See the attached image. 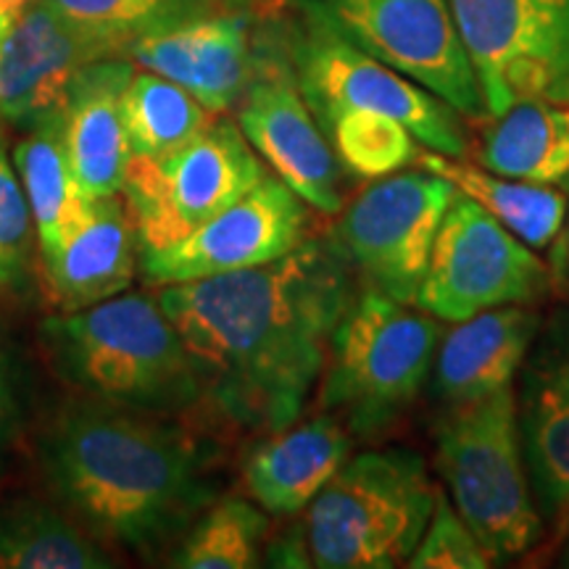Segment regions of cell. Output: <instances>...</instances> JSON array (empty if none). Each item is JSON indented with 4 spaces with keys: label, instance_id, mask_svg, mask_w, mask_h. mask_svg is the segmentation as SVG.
I'll return each instance as SVG.
<instances>
[{
    "label": "cell",
    "instance_id": "17",
    "mask_svg": "<svg viewBox=\"0 0 569 569\" xmlns=\"http://www.w3.org/2000/svg\"><path fill=\"white\" fill-rule=\"evenodd\" d=\"M259 6L184 21L130 42L124 59L167 77L211 113L234 109L253 74Z\"/></svg>",
    "mask_w": 569,
    "mask_h": 569
},
{
    "label": "cell",
    "instance_id": "32",
    "mask_svg": "<svg viewBox=\"0 0 569 569\" xmlns=\"http://www.w3.org/2000/svg\"><path fill=\"white\" fill-rule=\"evenodd\" d=\"M17 393H13L11 382V369L9 361L0 353V459H3L9 440L13 436V427H17Z\"/></svg>",
    "mask_w": 569,
    "mask_h": 569
},
{
    "label": "cell",
    "instance_id": "33",
    "mask_svg": "<svg viewBox=\"0 0 569 569\" xmlns=\"http://www.w3.org/2000/svg\"><path fill=\"white\" fill-rule=\"evenodd\" d=\"M30 3L32 0H0V40L6 38V32L13 27V21L19 19V13Z\"/></svg>",
    "mask_w": 569,
    "mask_h": 569
},
{
    "label": "cell",
    "instance_id": "1",
    "mask_svg": "<svg viewBox=\"0 0 569 569\" xmlns=\"http://www.w3.org/2000/svg\"><path fill=\"white\" fill-rule=\"evenodd\" d=\"M353 296L336 238L311 234L269 264L156 290L193 359L203 407L264 436L303 415Z\"/></svg>",
    "mask_w": 569,
    "mask_h": 569
},
{
    "label": "cell",
    "instance_id": "23",
    "mask_svg": "<svg viewBox=\"0 0 569 569\" xmlns=\"http://www.w3.org/2000/svg\"><path fill=\"white\" fill-rule=\"evenodd\" d=\"M490 172L569 188V103L522 101L493 117L478 148Z\"/></svg>",
    "mask_w": 569,
    "mask_h": 569
},
{
    "label": "cell",
    "instance_id": "6",
    "mask_svg": "<svg viewBox=\"0 0 569 569\" xmlns=\"http://www.w3.org/2000/svg\"><path fill=\"white\" fill-rule=\"evenodd\" d=\"M436 461L453 509L490 561L522 557L543 540L546 525L525 461L515 386L440 409Z\"/></svg>",
    "mask_w": 569,
    "mask_h": 569
},
{
    "label": "cell",
    "instance_id": "20",
    "mask_svg": "<svg viewBox=\"0 0 569 569\" xmlns=\"http://www.w3.org/2000/svg\"><path fill=\"white\" fill-rule=\"evenodd\" d=\"M538 330V311L522 303L498 306L457 322L438 343L432 361V401L451 409L515 386Z\"/></svg>",
    "mask_w": 569,
    "mask_h": 569
},
{
    "label": "cell",
    "instance_id": "16",
    "mask_svg": "<svg viewBox=\"0 0 569 569\" xmlns=\"http://www.w3.org/2000/svg\"><path fill=\"white\" fill-rule=\"evenodd\" d=\"M517 419L540 519L569 536V309L540 322L519 369Z\"/></svg>",
    "mask_w": 569,
    "mask_h": 569
},
{
    "label": "cell",
    "instance_id": "18",
    "mask_svg": "<svg viewBox=\"0 0 569 569\" xmlns=\"http://www.w3.org/2000/svg\"><path fill=\"white\" fill-rule=\"evenodd\" d=\"M119 196L88 198L74 227L42 256L48 290L61 311L88 309L132 284L140 243L130 209Z\"/></svg>",
    "mask_w": 569,
    "mask_h": 569
},
{
    "label": "cell",
    "instance_id": "29",
    "mask_svg": "<svg viewBox=\"0 0 569 569\" xmlns=\"http://www.w3.org/2000/svg\"><path fill=\"white\" fill-rule=\"evenodd\" d=\"M340 167L361 180L401 172L417 161V138L393 117L375 111H340L322 124Z\"/></svg>",
    "mask_w": 569,
    "mask_h": 569
},
{
    "label": "cell",
    "instance_id": "13",
    "mask_svg": "<svg viewBox=\"0 0 569 569\" xmlns=\"http://www.w3.org/2000/svg\"><path fill=\"white\" fill-rule=\"evenodd\" d=\"M459 190L432 172H396L369 184L336 227V243L365 288L417 303L432 246Z\"/></svg>",
    "mask_w": 569,
    "mask_h": 569
},
{
    "label": "cell",
    "instance_id": "25",
    "mask_svg": "<svg viewBox=\"0 0 569 569\" xmlns=\"http://www.w3.org/2000/svg\"><path fill=\"white\" fill-rule=\"evenodd\" d=\"M11 159L30 203L40 253L46 256L61 243L88 203L69 169L59 117L30 127L13 146Z\"/></svg>",
    "mask_w": 569,
    "mask_h": 569
},
{
    "label": "cell",
    "instance_id": "14",
    "mask_svg": "<svg viewBox=\"0 0 569 569\" xmlns=\"http://www.w3.org/2000/svg\"><path fill=\"white\" fill-rule=\"evenodd\" d=\"M311 234V206L280 177L264 180L222 213L172 246L140 251V272L151 284L193 282L203 277L269 264Z\"/></svg>",
    "mask_w": 569,
    "mask_h": 569
},
{
    "label": "cell",
    "instance_id": "31",
    "mask_svg": "<svg viewBox=\"0 0 569 569\" xmlns=\"http://www.w3.org/2000/svg\"><path fill=\"white\" fill-rule=\"evenodd\" d=\"M493 565L475 532L467 528L465 519L453 509L448 493L436 496L430 522L411 551L407 565L411 569H486Z\"/></svg>",
    "mask_w": 569,
    "mask_h": 569
},
{
    "label": "cell",
    "instance_id": "10",
    "mask_svg": "<svg viewBox=\"0 0 569 569\" xmlns=\"http://www.w3.org/2000/svg\"><path fill=\"white\" fill-rule=\"evenodd\" d=\"M488 117L569 103V0H451Z\"/></svg>",
    "mask_w": 569,
    "mask_h": 569
},
{
    "label": "cell",
    "instance_id": "7",
    "mask_svg": "<svg viewBox=\"0 0 569 569\" xmlns=\"http://www.w3.org/2000/svg\"><path fill=\"white\" fill-rule=\"evenodd\" d=\"M267 163L222 113L156 159H130L122 196L140 251L172 246L264 180Z\"/></svg>",
    "mask_w": 569,
    "mask_h": 569
},
{
    "label": "cell",
    "instance_id": "28",
    "mask_svg": "<svg viewBox=\"0 0 569 569\" xmlns=\"http://www.w3.org/2000/svg\"><path fill=\"white\" fill-rule=\"evenodd\" d=\"M56 11L127 53L130 42L206 13L248 9L259 0H48Z\"/></svg>",
    "mask_w": 569,
    "mask_h": 569
},
{
    "label": "cell",
    "instance_id": "4",
    "mask_svg": "<svg viewBox=\"0 0 569 569\" xmlns=\"http://www.w3.org/2000/svg\"><path fill=\"white\" fill-rule=\"evenodd\" d=\"M440 343V319L361 284L330 338L319 407L353 440L380 438L422 393Z\"/></svg>",
    "mask_w": 569,
    "mask_h": 569
},
{
    "label": "cell",
    "instance_id": "11",
    "mask_svg": "<svg viewBox=\"0 0 569 569\" xmlns=\"http://www.w3.org/2000/svg\"><path fill=\"white\" fill-rule=\"evenodd\" d=\"M234 117L261 161L311 209H343V167L298 88L288 27H256L253 74Z\"/></svg>",
    "mask_w": 569,
    "mask_h": 569
},
{
    "label": "cell",
    "instance_id": "12",
    "mask_svg": "<svg viewBox=\"0 0 569 569\" xmlns=\"http://www.w3.org/2000/svg\"><path fill=\"white\" fill-rule=\"evenodd\" d=\"M546 290L549 269L530 246L459 193L438 230L415 306L457 325L498 306H530Z\"/></svg>",
    "mask_w": 569,
    "mask_h": 569
},
{
    "label": "cell",
    "instance_id": "35",
    "mask_svg": "<svg viewBox=\"0 0 569 569\" xmlns=\"http://www.w3.org/2000/svg\"><path fill=\"white\" fill-rule=\"evenodd\" d=\"M565 267H567V274H569V227H567V238H565Z\"/></svg>",
    "mask_w": 569,
    "mask_h": 569
},
{
    "label": "cell",
    "instance_id": "34",
    "mask_svg": "<svg viewBox=\"0 0 569 569\" xmlns=\"http://www.w3.org/2000/svg\"><path fill=\"white\" fill-rule=\"evenodd\" d=\"M559 565H561V567H569V536H567L565 549H561V553H559Z\"/></svg>",
    "mask_w": 569,
    "mask_h": 569
},
{
    "label": "cell",
    "instance_id": "8",
    "mask_svg": "<svg viewBox=\"0 0 569 569\" xmlns=\"http://www.w3.org/2000/svg\"><path fill=\"white\" fill-rule=\"evenodd\" d=\"M288 48L298 88L319 127L340 111L386 113L407 124L427 151L465 159L467 132L453 106L356 48L325 21L303 13L288 27Z\"/></svg>",
    "mask_w": 569,
    "mask_h": 569
},
{
    "label": "cell",
    "instance_id": "5",
    "mask_svg": "<svg viewBox=\"0 0 569 569\" xmlns=\"http://www.w3.org/2000/svg\"><path fill=\"white\" fill-rule=\"evenodd\" d=\"M438 488L411 448L348 457L303 511L309 567L390 569L407 565L430 522Z\"/></svg>",
    "mask_w": 569,
    "mask_h": 569
},
{
    "label": "cell",
    "instance_id": "27",
    "mask_svg": "<svg viewBox=\"0 0 569 569\" xmlns=\"http://www.w3.org/2000/svg\"><path fill=\"white\" fill-rule=\"evenodd\" d=\"M269 517L259 503L240 496L211 501L172 551L180 569H246L261 559Z\"/></svg>",
    "mask_w": 569,
    "mask_h": 569
},
{
    "label": "cell",
    "instance_id": "26",
    "mask_svg": "<svg viewBox=\"0 0 569 569\" xmlns=\"http://www.w3.org/2000/svg\"><path fill=\"white\" fill-rule=\"evenodd\" d=\"M122 113L130 159H156L174 151L217 117L180 84L148 69L134 71L127 82Z\"/></svg>",
    "mask_w": 569,
    "mask_h": 569
},
{
    "label": "cell",
    "instance_id": "9",
    "mask_svg": "<svg viewBox=\"0 0 569 569\" xmlns=\"http://www.w3.org/2000/svg\"><path fill=\"white\" fill-rule=\"evenodd\" d=\"M356 48L422 84L461 117H488L451 0H293Z\"/></svg>",
    "mask_w": 569,
    "mask_h": 569
},
{
    "label": "cell",
    "instance_id": "24",
    "mask_svg": "<svg viewBox=\"0 0 569 569\" xmlns=\"http://www.w3.org/2000/svg\"><path fill=\"white\" fill-rule=\"evenodd\" d=\"M417 161L427 172L443 177L467 196L469 201L482 206L490 217L498 219L511 234H517L525 246L546 248L553 243L561 224H565L567 198L551 184L515 180L490 172L486 167H475L457 156H446L419 148Z\"/></svg>",
    "mask_w": 569,
    "mask_h": 569
},
{
    "label": "cell",
    "instance_id": "22",
    "mask_svg": "<svg viewBox=\"0 0 569 569\" xmlns=\"http://www.w3.org/2000/svg\"><path fill=\"white\" fill-rule=\"evenodd\" d=\"M111 546L59 501L21 496L0 507V569H111Z\"/></svg>",
    "mask_w": 569,
    "mask_h": 569
},
{
    "label": "cell",
    "instance_id": "3",
    "mask_svg": "<svg viewBox=\"0 0 569 569\" xmlns=\"http://www.w3.org/2000/svg\"><path fill=\"white\" fill-rule=\"evenodd\" d=\"M40 343L56 375L88 396L156 415L203 407L193 359L156 296L61 311L40 325Z\"/></svg>",
    "mask_w": 569,
    "mask_h": 569
},
{
    "label": "cell",
    "instance_id": "30",
    "mask_svg": "<svg viewBox=\"0 0 569 569\" xmlns=\"http://www.w3.org/2000/svg\"><path fill=\"white\" fill-rule=\"evenodd\" d=\"M34 240L38 232L30 203L6 140L0 138V293H19L30 280Z\"/></svg>",
    "mask_w": 569,
    "mask_h": 569
},
{
    "label": "cell",
    "instance_id": "15",
    "mask_svg": "<svg viewBox=\"0 0 569 569\" xmlns=\"http://www.w3.org/2000/svg\"><path fill=\"white\" fill-rule=\"evenodd\" d=\"M101 59H122V53L48 0H32L0 40V122L30 130L59 117L74 77Z\"/></svg>",
    "mask_w": 569,
    "mask_h": 569
},
{
    "label": "cell",
    "instance_id": "2",
    "mask_svg": "<svg viewBox=\"0 0 569 569\" xmlns=\"http://www.w3.org/2000/svg\"><path fill=\"white\" fill-rule=\"evenodd\" d=\"M46 486L106 546L156 557L213 501L211 453L167 415L61 401L34 440Z\"/></svg>",
    "mask_w": 569,
    "mask_h": 569
},
{
    "label": "cell",
    "instance_id": "21",
    "mask_svg": "<svg viewBox=\"0 0 569 569\" xmlns=\"http://www.w3.org/2000/svg\"><path fill=\"white\" fill-rule=\"evenodd\" d=\"M353 436L322 415L269 432L243 461V486L269 517H296L351 457Z\"/></svg>",
    "mask_w": 569,
    "mask_h": 569
},
{
    "label": "cell",
    "instance_id": "19",
    "mask_svg": "<svg viewBox=\"0 0 569 569\" xmlns=\"http://www.w3.org/2000/svg\"><path fill=\"white\" fill-rule=\"evenodd\" d=\"M132 74L130 59L88 63L71 82L59 113L63 151L84 198L122 193L130 163L122 96Z\"/></svg>",
    "mask_w": 569,
    "mask_h": 569
}]
</instances>
